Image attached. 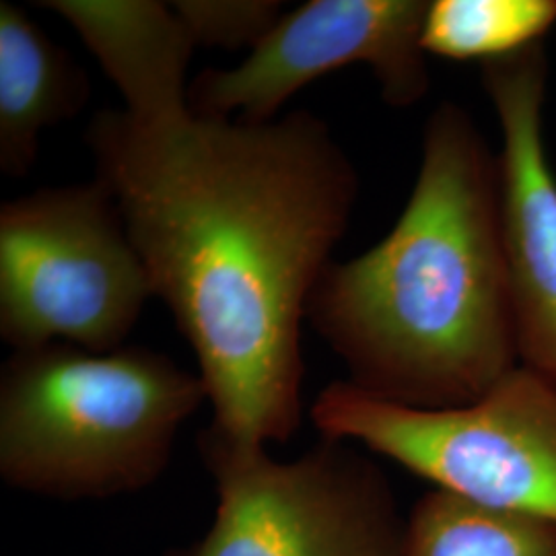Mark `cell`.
<instances>
[{"label": "cell", "mask_w": 556, "mask_h": 556, "mask_svg": "<svg viewBox=\"0 0 556 556\" xmlns=\"http://www.w3.org/2000/svg\"><path fill=\"white\" fill-rule=\"evenodd\" d=\"M96 181L118 206L155 298L199 361L213 427L285 443L301 422V326L358 199L357 167L324 119L250 122L190 105L101 110Z\"/></svg>", "instance_id": "cell-1"}, {"label": "cell", "mask_w": 556, "mask_h": 556, "mask_svg": "<svg viewBox=\"0 0 556 556\" xmlns=\"http://www.w3.org/2000/svg\"><path fill=\"white\" fill-rule=\"evenodd\" d=\"M305 321L353 386L410 408L466 406L519 365L501 165L464 108L433 110L392 231L326 268Z\"/></svg>", "instance_id": "cell-2"}, {"label": "cell", "mask_w": 556, "mask_h": 556, "mask_svg": "<svg viewBox=\"0 0 556 556\" xmlns=\"http://www.w3.org/2000/svg\"><path fill=\"white\" fill-rule=\"evenodd\" d=\"M204 400L199 374L144 346L13 351L0 374V477L56 498L142 491Z\"/></svg>", "instance_id": "cell-3"}, {"label": "cell", "mask_w": 556, "mask_h": 556, "mask_svg": "<svg viewBox=\"0 0 556 556\" xmlns=\"http://www.w3.org/2000/svg\"><path fill=\"white\" fill-rule=\"evenodd\" d=\"M312 420L324 438L357 441L435 491L556 523V392L521 365L456 408H410L334 381Z\"/></svg>", "instance_id": "cell-4"}, {"label": "cell", "mask_w": 556, "mask_h": 556, "mask_svg": "<svg viewBox=\"0 0 556 556\" xmlns=\"http://www.w3.org/2000/svg\"><path fill=\"white\" fill-rule=\"evenodd\" d=\"M153 282L100 181L48 186L0 206V338L122 349Z\"/></svg>", "instance_id": "cell-5"}, {"label": "cell", "mask_w": 556, "mask_h": 556, "mask_svg": "<svg viewBox=\"0 0 556 556\" xmlns=\"http://www.w3.org/2000/svg\"><path fill=\"white\" fill-rule=\"evenodd\" d=\"M200 452L217 482V516L186 556H400L406 523L378 468L326 439L293 462L213 425Z\"/></svg>", "instance_id": "cell-6"}, {"label": "cell", "mask_w": 556, "mask_h": 556, "mask_svg": "<svg viewBox=\"0 0 556 556\" xmlns=\"http://www.w3.org/2000/svg\"><path fill=\"white\" fill-rule=\"evenodd\" d=\"M427 0H309L285 13L233 68H206L188 85L197 116L264 122L299 89L338 68L365 64L381 98L410 108L429 91L420 36Z\"/></svg>", "instance_id": "cell-7"}, {"label": "cell", "mask_w": 556, "mask_h": 556, "mask_svg": "<svg viewBox=\"0 0 556 556\" xmlns=\"http://www.w3.org/2000/svg\"><path fill=\"white\" fill-rule=\"evenodd\" d=\"M542 43L482 64L501 128V184L519 365L556 392V174L544 142Z\"/></svg>", "instance_id": "cell-8"}, {"label": "cell", "mask_w": 556, "mask_h": 556, "mask_svg": "<svg viewBox=\"0 0 556 556\" xmlns=\"http://www.w3.org/2000/svg\"><path fill=\"white\" fill-rule=\"evenodd\" d=\"M100 62L118 87L124 110L157 116L188 108V66L197 43L172 2L41 0Z\"/></svg>", "instance_id": "cell-9"}, {"label": "cell", "mask_w": 556, "mask_h": 556, "mask_svg": "<svg viewBox=\"0 0 556 556\" xmlns=\"http://www.w3.org/2000/svg\"><path fill=\"white\" fill-rule=\"evenodd\" d=\"M91 98L79 62L21 7L0 2V172L25 178L41 135L77 116Z\"/></svg>", "instance_id": "cell-10"}, {"label": "cell", "mask_w": 556, "mask_h": 556, "mask_svg": "<svg viewBox=\"0 0 556 556\" xmlns=\"http://www.w3.org/2000/svg\"><path fill=\"white\" fill-rule=\"evenodd\" d=\"M400 556H556V523L433 491L406 521Z\"/></svg>", "instance_id": "cell-11"}, {"label": "cell", "mask_w": 556, "mask_h": 556, "mask_svg": "<svg viewBox=\"0 0 556 556\" xmlns=\"http://www.w3.org/2000/svg\"><path fill=\"white\" fill-rule=\"evenodd\" d=\"M555 23L556 0H435L420 43L427 56L484 64L536 46Z\"/></svg>", "instance_id": "cell-12"}, {"label": "cell", "mask_w": 556, "mask_h": 556, "mask_svg": "<svg viewBox=\"0 0 556 556\" xmlns=\"http://www.w3.org/2000/svg\"><path fill=\"white\" fill-rule=\"evenodd\" d=\"M174 11L197 48L254 50L285 15L277 0H176Z\"/></svg>", "instance_id": "cell-13"}]
</instances>
